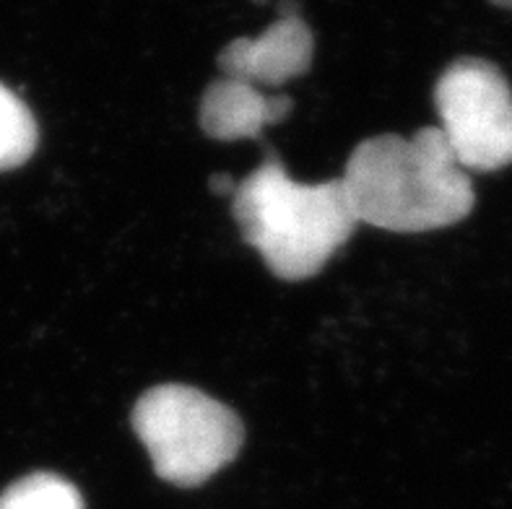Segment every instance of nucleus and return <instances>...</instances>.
<instances>
[{
	"label": "nucleus",
	"mask_w": 512,
	"mask_h": 509,
	"mask_svg": "<svg viewBox=\"0 0 512 509\" xmlns=\"http://www.w3.org/2000/svg\"><path fill=\"white\" fill-rule=\"evenodd\" d=\"M315 39L299 13L297 0H284L279 19L258 37H237L219 52L221 76L247 81L258 89L289 84L310 71Z\"/></svg>",
	"instance_id": "5"
},
{
	"label": "nucleus",
	"mask_w": 512,
	"mask_h": 509,
	"mask_svg": "<svg viewBox=\"0 0 512 509\" xmlns=\"http://www.w3.org/2000/svg\"><path fill=\"white\" fill-rule=\"evenodd\" d=\"M341 182L359 224L383 232H437L466 219L476 203L471 174L437 125L367 138L351 151Z\"/></svg>",
	"instance_id": "1"
},
{
	"label": "nucleus",
	"mask_w": 512,
	"mask_h": 509,
	"mask_svg": "<svg viewBox=\"0 0 512 509\" xmlns=\"http://www.w3.org/2000/svg\"><path fill=\"white\" fill-rule=\"evenodd\" d=\"M208 185H211V190H214L216 195H234V193H237V182H234L229 174H214V177L208 180Z\"/></svg>",
	"instance_id": "9"
},
{
	"label": "nucleus",
	"mask_w": 512,
	"mask_h": 509,
	"mask_svg": "<svg viewBox=\"0 0 512 509\" xmlns=\"http://www.w3.org/2000/svg\"><path fill=\"white\" fill-rule=\"evenodd\" d=\"M232 213L242 239L284 281L318 276L359 226L341 177L305 185L276 156L237 182Z\"/></svg>",
	"instance_id": "2"
},
{
	"label": "nucleus",
	"mask_w": 512,
	"mask_h": 509,
	"mask_svg": "<svg viewBox=\"0 0 512 509\" xmlns=\"http://www.w3.org/2000/svg\"><path fill=\"white\" fill-rule=\"evenodd\" d=\"M494 6H502V8H512V0H492Z\"/></svg>",
	"instance_id": "10"
},
{
	"label": "nucleus",
	"mask_w": 512,
	"mask_h": 509,
	"mask_svg": "<svg viewBox=\"0 0 512 509\" xmlns=\"http://www.w3.org/2000/svg\"><path fill=\"white\" fill-rule=\"evenodd\" d=\"M292 99L266 94L258 86L221 76L203 91L201 130L214 141H250L260 138L268 125H279L292 112Z\"/></svg>",
	"instance_id": "6"
},
{
	"label": "nucleus",
	"mask_w": 512,
	"mask_h": 509,
	"mask_svg": "<svg viewBox=\"0 0 512 509\" xmlns=\"http://www.w3.org/2000/svg\"><path fill=\"white\" fill-rule=\"evenodd\" d=\"M133 432L156 476L193 489L224 471L242 450L245 426L229 406L190 385H156L133 408Z\"/></svg>",
	"instance_id": "3"
},
{
	"label": "nucleus",
	"mask_w": 512,
	"mask_h": 509,
	"mask_svg": "<svg viewBox=\"0 0 512 509\" xmlns=\"http://www.w3.org/2000/svg\"><path fill=\"white\" fill-rule=\"evenodd\" d=\"M0 509H84V499L63 476L29 473L0 494Z\"/></svg>",
	"instance_id": "8"
},
{
	"label": "nucleus",
	"mask_w": 512,
	"mask_h": 509,
	"mask_svg": "<svg viewBox=\"0 0 512 509\" xmlns=\"http://www.w3.org/2000/svg\"><path fill=\"white\" fill-rule=\"evenodd\" d=\"M37 120L8 86L0 84V172L16 169L37 149Z\"/></svg>",
	"instance_id": "7"
},
{
	"label": "nucleus",
	"mask_w": 512,
	"mask_h": 509,
	"mask_svg": "<svg viewBox=\"0 0 512 509\" xmlns=\"http://www.w3.org/2000/svg\"><path fill=\"white\" fill-rule=\"evenodd\" d=\"M440 133L468 174L512 164V89L489 60L450 63L435 86Z\"/></svg>",
	"instance_id": "4"
}]
</instances>
